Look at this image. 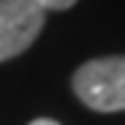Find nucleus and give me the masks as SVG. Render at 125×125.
Returning a JSON list of instances; mask_svg holds the SVG:
<instances>
[{
    "label": "nucleus",
    "mask_w": 125,
    "mask_h": 125,
    "mask_svg": "<svg viewBox=\"0 0 125 125\" xmlns=\"http://www.w3.org/2000/svg\"><path fill=\"white\" fill-rule=\"evenodd\" d=\"M77 99L96 112L125 109V56H104L85 61L72 77Z\"/></svg>",
    "instance_id": "nucleus-1"
},
{
    "label": "nucleus",
    "mask_w": 125,
    "mask_h": 125,
    "mask_svg": "<svg viewBox=\"0 0 125 125\" xmlns=\"http://www.w3.org/2000/svg\"><path fill=\"white\" fill-rule=\"evenodd\" d=\"M45 24L37 0H0V61L24 53Z\"/></svg>",
    "instance_id": "nucleus-2"
},
{
    "label": "nucleus",
    "mask_w": 125,
    "mask_h": 125,
    "mask_svg": "<svg viewBox=\"0 0 125 125\" xmlns=\"http://www.w3.org/2000/svg\"><path fill=\"white\" fill-rule=\"evenodd\" d=\"M45 11H64V8H72L77 0H37Z\"/></svg>",
    "instance_id": "nucleus-3"
},
{
    "label": "nucleus",
    "mask_w": 125,
    "mask_h": 125,
    "mask_svg": "<svg viewBox=\"0 0 125 125\" xmlns=\"http://www.w3.org/2000/svg\"><path fill=\"white\" fill-rule=\"evenodd\" d=\"M29 125H59L56 120H48V117H40V120H32Z\"/></svg>",
    "instance_id": "nucleus-4"
}]
</instances>
